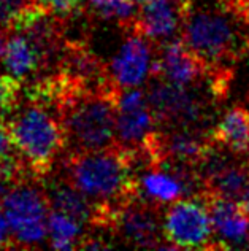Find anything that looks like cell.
Listing matches in <instances>:
<instances>
[{"mask_svg":"<svg viewBox=\"0 0 249 251\" xmlns=\"http://www.w3.org/2000/svg\"><path fill=\"white\" fill-rule=\"evenodd\" d=\"M180 35L213 67L232 69L249 51V19L237 0H180Z\"/></svg>","mask_w":249,"mask_h":251,"instance_id":"cell-1","label":"cell"},{"mask_svg":"<svg viewBox=\"0 0 249 251\" xmlns=\"http://www.w3.org/2000/svg\"><path fill=\"white\" fill-rule=\"evenodd\" d=\"M67 180L100 207L117 210L138 199L136 153L116 143L92 151H71L65 157Z\"/></svg>","mask_w":249,"mask_h":251,"instance_id":"cell-2","label":"cell"},{"mask_svg":"<svg viewBox=\"0 0 249 251\" xmlns=\"http://www.w3.org/2000/svg\"><path fill=\"white\" fill-rule=\"evenodd\" d=\"M122 88L113 80L100 86H80L64 99L57 115L71 151L113 147L116 140L117 102Z\"/></svg>","mask_w":249,"mask_h":251,"instance_id":"cell-3","label":"cell"},{"mask_svg":"<svg viewBox=\"0 0 249 251\" xmlns=\"http://www.w3.org/2000/svg\"><path fill=\"white\" fill-rule=\"evenodd\" d=\"M6 123L25 172L38 178L51 174L59 154L68 147L56 111L52 113L45 105L30 102Z\"/></svg>","mask_w":249,"mask_h":251,"instance_id":"cell-4","label":"cell"},{"mask_svg":"<svg viewBox=\"0 0 249 251\" xmlns=\"http://www.w3.org/2000/svg\"><path fill=\"white\" fill-rule=\"evenodd\" d=\"M202 88L176 86L160 78H149L148 102L156 121L162 129H203L208 130L211 107L219 102Z\"/></svg>","mask_w":249,"mask_h":251,"instance_id":"cell-5","label":"cell"},{"mask_svg":"<svg viewBox=\"0 0 249 251\" xmlns=\"http://www.w3.org/2000/svg\"><path fill=\"white\" fill-rule=\"evenodd\" d=\"M162 234L173 250H224L216 240L211 213L203 193L170 203L162 215Z\"/></svg>","mask_w":249,"mask_h":251,"instance_id":"cell-6","label":"cell"},{"mask_svg":"<svg viewBox=\"0 0 249 251\" xmlns=\"http://www.w3.org/2000/svg\"><path fill=\"white\" fill-rule=\"evenodd\" d=\"M2 211L8 221L16 245L32 247L48 237L49 201L46 191L19 180L2 202Z\"/></svg>","mask_w":249,"mask_h":251,"instance_id":"cell-7","label":"cell"},{"mask_svg":"<svg viewBox=\"0 0 249 251\" xmlns=\"http://www.w3.org/2000/svg\"><path fill=\"white\" fill-rule=\"evenodd\" d=\"M110 230L127 245L138 248L173 250L168 243H162L163 234L160 208H156L138 199L126 203L114 211Z\"/></svg>","mask_w":249,"mask_h":251,"instance_id":"cell-8","label":"cell"},{"mask_svg":"<svg viewBox=\"0 0 249 251\" xmlns=\"http://www.w3.org/2000/svg\"><path fill=\"white\" fill-rule=\"evenodd\" d=\"M159 129L153 108L148 102V94L140 88L121 91L117 102L116 140L124 148L140 153L146 140Z\"/></svg>","mask_w":249,"mask_h":251,"instance_id":"cell-9","label":"cell"},{"mask_svg":"<svg viewBox=\"0 0 249 251\" xmlns=\"http://www.w3.org/2000/svg\"><path fill=\"white\" fill-rule=\"evenodd\" d=\"M148 38L127 30V38L108 65V74L119 88H138L149 80L156 48Z\"/></svg>","mask_w":249,"mask_h":251,"instance_id":"cell-10","label":"cell"},{"mask_svg":"<svg viewBox=\"0 0 249 251\" xmlns=\"http://www.w3.org/2000/svg\"><path fill=\"white\" fill-rule=\"evenodd\" d=\"M203 194L208 201L216 240L222 248L249 247V210L240 201Z\"/></svg>","mask_w":249,"mask_h":251,"instance_id":"cell-11","label":"cell"},{"mask_svg":"<svg viewBox=\"0 0 249 251\" xmlns=\"http://www.w3.org/2000/svg\"><path fill=\"white\" fill-rule=\"evenodd\" d=\"M181 24L182 13L180 0H153L140 6L132 25L126 32H136L159 46L181 32Z\"/></svg>","mask_w":249,"mask_h":251,"instance_id":"cell-12","label":"cell"},{"mask_svg":"<svg viewBox=\"0 0 249 251\" xmlns=\"http://www.w3.org/2000/svg\"><path fill=\"white\" fill-rule=\"evenodd\" d=\"M136 191L138 201L160 210L178 199L191 196L184 180L165 166L136 167Z\"/></svg>","mask_w":249,"mask_h":251,"instance_id":"cell-13","label":"cell"},{"mask_svg":"<svg viewBox=\"0 0 249 251\" xmlns=\"http://www.w3.org/2000/svg\"><path fill=\"white\" fill-rule=\"evenodd\" d=\"M213 142L218 147L238 156H248L249 151V108L245 105H233L221 115L211 129Z\"/></svg>","mask_w":249,"mask_h":251,"instance_id":"cell-14","label":"cell"},{"mask_svg":"<svg viewBox=\"0 0 249 251\" xmlns=\"http://www.w3.org/2000/svg\"><path fill=\"white\" fill-rule=\"evenodd\" d=\"M45 59L40 50L23 32H15L6 42L3 64L10 75L18 80H25L29 75L40 70Z\"/></svg>","mask_w":249,"mask_h":251,"instance_id":"cell-15","label":"cell"},{"mask_svg":"<svg viewBox=\"0 0 249 251\" xmlns=\"http://www.w3.org/2000/svg\"><path fill=\"white\" fill-rule=\"evenodd\" d=\"M84 224L75 218L51 210L48 216V237L51 247L56 250H73L83 248L86 237L83 235Z\"/></svg>","mask_w":249,"mask_h":251,"instance_id":"cell-16","label":"cell"},{"mask_svg":"<svg viewBox=\"0 0 249 251\" xmlns=\"http://www.w3.org/2000/svg\"><path fill=\"white\" fill-rule=\"evenodd\" d=\"M25 167L15 148L8 123L0 121V176L21 178Z\"/></svg>","mask_w":249,"mask_h":251,"instance_id":"cell-17","label":"cell"},{"mask_svg":"<svg viewBox=\"0 0 249 251\" xmlns=\"http://www.w3.org/2000/svg\"><path fill=\"white\" fill-rule=\"evenodd\" d=\"M38 6L34 0H0V25L15 32Z\"/></svg>","mask_w":249,"mask_h":251,"instance_id":"cell-18","label":"cell"},{"mask_svg":"<svg viewBox=\"0 0 249 251\" xmlns=\"http://www.w3.org/2000/svg\"><path fill=\"white\" fill-rule=\"evenodd\" d=\"M21 96V80L13 75H0V121L18 111Z\"/></svg>","mask_w":249,"mask_h":251,"instance_id":"cell-19","label":"cell"},{"mask_svg":"<svg viewBox=\"0 0 249 251\" xmlns=\"http://www.w3.org/2000/svg\"><path fill=\"white\" fill-rule=\"evenodd\" d=\"M16 245L15 237L11 234V229L8 226V221L0 207V248H13Z\"/></svg>","mask_w":249,"mask_h":251,"instance_id":"cell-20","label":"cell"},{"mask_svg":"<svg viewBox=\"0 0 249 251\" xmlns=\"http://www.w3.org/2000/svg\"><path fill=\"white\" fill-rule=\"evenodd\" d=\"M5 30L2 25H0V59H3V54H5V48H6V37H5Z\"/></svg>","mask_w":249,"mask_h":251,"instance_id":"cell-21","label":"cell"},{"mask_svg":"<svg viewBox=\"0 0 249 251\" xmlns=\"http://www.w3.org/2000/svg\"><path fill=\"white\" fill-rule=\"evenodd\" d=\"M243 205L249 210V183H248V186H246V189H245V194H243V197H241V201H240Z\"/></svg>","mask_w":249,"mask_h":251,"instance_id":"cell-22","label":"cell"},{"mask_svg":"<svg viewBox=\"0 0 249 251\" xmlns=\"http://www.w3.org/2000/svg\"><path fill=\"white\" fill-rule=\"evenodd\" d=\"M34 2H37L38 5H42L45 6V8H48L49 10V3H51V0H34ZM51 11V10H49Z\"/></svg>","mask_w":249,"mask_h":251,"instance_id":"cell-23","label":"cell"},{"mask_svg":"<svg viewBox=\"0 0 249 251\" xmlns=\"http://www.w3.org/2000/svg\"><path fill=\"white\" fill-rule=\"evenodd\" d=\"M132 2L136 5V6H143V5H146L149 2H153V0H132Z\"/></svg>","mask_w":249,"mask_h":251,"instance_id":"cell-24","label":"cell"},{"mask_svg":"<svg viewBox=\"0 0 249 251\" xmlns=\"http://www.w3.org/2000/svg\"><path fill=\"white\" fill-rule=\"evenodd\" d=\"M248 161H249V151H248Z\"/></svg>","mask_w":249,"mask_h":251,"instance_id":"cell-25","label":"cell"},{"mask_svg":"<svg viewBox=\"0 0 249 251\" xmlns=\"http://www.w3.org/2000/svg\"><path fill=\"white\" fill-rule=\"evenodd\" d=\"M241 2H243V0H241Z\"/></svg>","mask_w":249,"mask_h":251,"instance_id":"cell-26","label":"cell"}]
</instances>
